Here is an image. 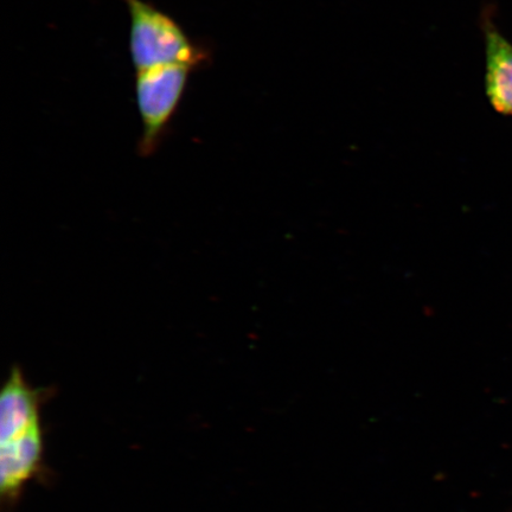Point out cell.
Here are the masks:
<instances>
[{"instance_id": "obj_4", "label": "cell", "mask_w": 512, "mask_h": 512, "mask_svg": "<svg viewBox=\"0 0 512 512\" xmlns=\"http://www.w3.org/2000/svg\"><path fill=\"white\" fill-rule=\"evenodd\" d=\"M485 42V89L498 113L512 115V43L497 29L489 12L482 19Z\"/></svg>"}, {"instance_id": "obj_1", "label": "cell", "mask_w": 512, "mask_h": 512, "mask_svg": "<svg viewBox=\"0 0 512 512\" xmlns=\"http://www.w3.org/2000/svg\"><path fill=\"white\" fill-rule=\"evenodd\" d=\"M124 3L130 16L128 47L134 72L172 63L198 69L208 62V51L192 41L175 18L146 0Z\"/></svg>"}, {"instance_id": "obj_3", "label": "cell", "mask_w": 512, "mask_h": 512, "mask_svg": "<svg viewBox=\"0 0 512 512\" xmlns=\"http://www.w3.org/2000/svg\"><path fill=\"white\" fill-rule=\"evenodd\" d=\"M41 401L42 390L30 386L21 367H12L0 395V443L41 426Z\"/></svg>"}, {"instance_id": "obj_2", "label": "cell", "mask_w": 512, "mask_h": 512, "mask_svg": "<svg viewBox=\"0 0 512 512\" xmlns=\"http://www.w3.org/2000/svg\"><path fill=\"white\" fill-rule=\"evenodd\" d=\"M195 70L190 64L172 63L136 72L134 93L143 127L138 142L140 156L150 157L158 151Z\"/></svg>"}, {"instance_id": "obj_5", "label": "cell", "mask_w": 512, "mask_h": 512, "mask_svg": "<svg viewBox=\"0 0 512 512\" xmlns=\"http://www.w3.org/2000/svg\"><path fill=\"white\" fill-rule=\"evenodd\" d=\"M43 452L41 426L0 443V491L14 498L40 469Z\"/></svg>"}]
</instances>
